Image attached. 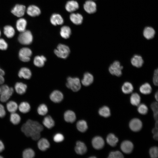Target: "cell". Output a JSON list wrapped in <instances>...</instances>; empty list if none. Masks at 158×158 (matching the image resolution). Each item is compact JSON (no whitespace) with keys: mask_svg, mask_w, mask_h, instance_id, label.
<instances>
[{"mask_svg":"<svg viewBox=\"0 0 158 158\" xmlns=\"http://www.w3.org/2000/svg\"><path fill=\"white\" fill-rule=\"evenodd\" d=\"M48 108L47 106L44 104L40 105L37 109L38 114L42 116L46 115L48 112Z\"/></svg>","mask_w":158,"mask_h":158,"instance_id":"obj_41","label":"cell"},{"mask_svg":"<svg viewBox=\"0 0 158 158\" xmlns=\"http://www.w3.org/2000/svg\"><path fill=\"white\" fill-rule=\"evenodd\" d=\"M5 146L2 141L0 140V153L2 152L4 149Z\"/></svg>","mask_w":158,"mask_h":158,"instance_id":"obj_50","label":"cell"},{"mask_svg":"<svg viewBox=\"0 0 158 158\" xmlns=\"http://www.w3.org/2000/svg\"><path fill=\"white\" fill-rule=\"evenodd\" d=\"M6 107L7 110L10 113L16 112L18 109V105L15 101H10L6 104Z\"/></svg>","mask_w":158,"mask_h":158,"instance_id":"obj_32","label":"cell"},{"mask_svg":"<svg viewBox=\"0 0 158 158\" xmlns=\"http://www.w3.org/2000/svg\"><path fill=\"white\" fill-rule=\"evenodd\" d=\"M50 20L51 23L54 25H61L63 23V20L61 16L57 13H54L52 15Z\"/></svg>","mask_w":158,"mask_h":158,"instance_id":"obj_20","label":"cell"},{"mask_svg":"<svg viewBox=\"0 0 158 158\" xmlns=\"http://www.w3.org/2000/svg\"><path fill=\"white\" fill-rule=\"evenodd\" d=\"M18 39L21 44L24 45H28L32 42L33 36L30 31L25 30L21 32L18 36Z\"/></svg>","mask_w":158,"mask_h":158,"instance_id":"obj_5","label":"cell"},{"mask_svg":"<svg viewBox=\"0 0 158 158\" xmlns=\"http://www.w3.org/2000/svg\"><path fill=\"white\" fill-rule=\"evenodd\" d=\"M109 158H122L123 156L122 153L119 151H116L111 152L108 157Z\"/></svg>","mask_w":158,"mask_h":158,"instance_id":"obj_44","label":"cell"},{"mask_svg":"<svg viewBox=\"0 0 158 158\" xmlns=\"http://www.w3.org/2000/svg\"><path fill=\"white\" fill-rule=\"evenodd\" d=\"M109 108L107 106H104L100 108L99 111V114L104 117H108L110 115V111Z\"/></svg>","mask_w":158,"mask_h":158,"instance_id":"obj_39","label":"cell"},{"mask_svg":"<svg viewBox=\"0 0 158 158\" xmlns=\"http://www.w3.org/2000/svg\"><path fill=\"white\" fill-rule=\"evenodd\" d=\"M84 8L88 13H93L96 11V5L94 2L91 0L87 1L84 5Z\"/></svg>","mask_w":158,"mask_h":158,"instance_id":"obj_11","label":"cell"},{"mask_svg":"<svg viewBox=\"0 0 158 158\" xmlns=\"http://www.w3.org/2000/svg\"><path fill=\"white\" fill-rule=\"evenodd\" d=\"M1 31L0 30V36H1Z\"/></svg>","mask_w":158,"mask_h":158,"instance_id":"obj_58","label":"cell"},{"mask_svg":"<svg viewBox=\"0 0 158 158\" xmlns=\"http://www.w3.org/2000/svg\"><path fill=\"white\" fill-rule=\"evenodd\" d=\"M158 128L155 127L152 130V132L153 134H156L158 133Z\"/></svg>","mask_w":158,"mask_h":158,"instance_id":"obj_52","label":"cell"},{"mask_svg":"<svg viewBox=\"0 0 158 158\" xmlns=\"http://www.w3.org/2000/svg\"></svg>","mask_w":158,"mask_h":158,"instance_id":"obj_59","label":"cell"},{"mask_svg":"<svg viewBox=\"0 0 158 158\" xmlns=\"http://www.w3.org/2000/svg\"><path fill=\"white\" fill-rule=\"evenodd\" d=\"M92 142L93 147L97 150L102 148L104 145L103 139L101 137L98 136L95 137L92 139Z\"/></svg>","mask_w":158,"mask_h":158,"instance_id":"obj_13","label":"cell"},{"mask_svg":"<svg viewBox=\"0 0 158 158\" xmlns=\"http://www.w3.org/2000/svg\"><path fill=\"white\" fill-rule=\"evenodd\" d=\"M79 8V4L76 1H68L65 6V8L67 11L69 12H73Z\"/></svg>","mask_w":158,"mask_h":158,"instance_id":"obj_18","label":"cell"},{"mask_svg":"<svg viewBox=\"0 0 158 158\" xmlns=\"http://www.w3.org/2000/svg\"><path fill=\"white\" fill-rule=\"evenodd\" d=\"M152 87L148 83H145L142 84L139 87V91L142 94L148 95L152 91Z\"/></svg>","mask_w":158,"mask_h":158,"instance_id":"obj_26","label":"cell"},{"mask_svg":"<svg viewBox=\"0 0 158 158\" xmlns=\"http://www.w3.org/2000/svg\"><path fill=\"white\" fill-rule=\"evenodd\" d=\"M25 9L26 7L25 6L17 4L12 9L11 12L16 16L20 17L24 15Z\"/></svg>","mask_w":158,"mask_h":158,"instance_id":"obj_8","label":"cell"},{"mask_svg":"<svg viewBox=\"0 0 158 158\" xmlns=\"http://www.w3.org/2000/svg\"><path fill=\"white\" fill-rule=\"evenodd\" d=\"M148 110V108L145 104H142L138 105V111L140 114H145L147 113Z\"/></svg>","mask_w":158,"mask_h":158,"instance_id":"obj_43","label":"cell"},{"mask_svg":"<svg viewBox=\"0 0 158 158\" xmlns=\"http://www.w3.org/2000/svg\"><path fill=\"white\" fill-rule=\"evenodd\" d=\"M46 60V58L44 56H37L35 57L33 60V63L36 66L41 67L44 66Z\"/></svg>","mask_w":158,"mask_h":158,"instance_id":"obj_28","label":"cell"},{"mask_svg":"<svg viewBox=\"0 0 158 158\" xmlns=\"http://www.w3.org/2000/svg\"><path fill=\"white\" fill-rule=\"evenodd\" d=\"M3 157L0 155V158H2Z\"/></svg>","mask_w":158,"mask_h":158,"instance_id":"obj_56","label":"cell"},{"mask_svg":"<svg viewBox=\"0 0 158 158\" xmlns=\"http://www.w3.org/2000/svg\"><path fill=\"white\" fill-rule=\"evenodd\" d=\"M55 54L59 57L63 59L66 58L70 53L69 47L67 45L63 44H59L57 49L54 50Z\"/></svg>","mask_w":158,"mask_h":158,"instance_id":"obj_4","label":"cell"},{"mask_svg":"<svg viewBox=\"0 0 158 158\" xmlns=\"http://www.w3.org/2000/svg\"><path fill=\"white\" fill-rule=\"evenodd\" d=\"M93 81L94 77L93 75L90 73L87 72L84 74L81 83L83 85L87 86L92 84Z\"/></svg>","mask_w":158,"mask_h":158,"instance_id":"obj_19","label":"cell"},{"mask_svg":"<svg viewBox=\"0 0 158 158\" xmlns=\"http://www.w3.org/2000/svg\"><path fill=\"white\" fill-rule=\"evenodd\" d=\"M27 85L21 82L17 83L15 86V89L16 92L20 95L25 93L26 90Z\"/></svg>","mask_w":158,"mask_h":158,"instance_id":"obj_25","label":"cell"},{"mask_svg":"<svg viewBox=\"0 0 158 158\" xmlns=\"http://www.w3.org/2000/svg\"><path fill=\"white\" fill-rule=\"evenodd\" d=\"M133 84L130 82L126 81L124 82L121 87L122 92L125 94H129L131 93L133 90Z\"/></svg>","mask_w":158,"mask_h":158,"instance_id":"obj_22","label":"cell"},{"mask_svg":"<svg viewBox=\"0 0 158 158\" xmlns=\"http://www.w3.org/2000/svg\"><path fill=\"white\" fill-rule=\"evenodd\" d=\"M5 74L4 71L0 68V75H4Z\"/></svg>","mask_w":158,"mask_h":158,"instance_id":"obj_55","label":"cell"},{"mask_svg":"<svg viewBox=\"0 0 158 158\" xmlns=\"http://www.w3.org/2000/svg\"><path fill=\"white\" fill-rule=\"evenodd\" d=\"M0 88V101L2 102H5L9 99L13 94V89L6 85H2Z\"/></svg>","mask_w":158,"mask_h":158,"instance_id":"obj_2","label":"cell"},{"mask_svg":"<svg viewBox=\"0 0 158 158\" xmlns=\"http://www.w3.org/2000/svg\"><path fill=\"white\" fill-rule=\"evenodd\" d=\"M6 114V111L4 106L0 103V118L4 117Z\"/></svg>","mask_w":158,"mask_h":158,"instance_id":"obj_49","label":"cell"},{"mask_svg":"<svg viewBox=\"0 0 158 158\" xmlns=\"http://www.w3.org/2000/svg\"><path fill=\"white\" fill-rule=\"evenodd\" d=\"M155 34L154 30L151 27L146 28L144 30L143 35L144 37L147 40L153 38Z\"/></svg>","mask_w":158,"mask_h":158,"instance_id":"obj_29","label":"cell"},{"mask_svg":"<svg viewBox=\"0 0 158 158\" xmlns=\"http://www.w3.org/2000/svg\"><path fill=\"white\" fill-rule=\"evenodd\" d=\"M151 107L154 112V117L156 121L158 120V107L157 102H153L151 104Z\"/></svg>","mask_w":158,"mask_h":158,"instance_id":"obj_42","label":"cell"},{"mask_svg":"<svg viewBox=\"0 0 158 158\" xmlns=\"http://www.w3.org/2000/svg\"><path fill=\"white\" fill-rule=\"evenodd\" d=\"M71 34V30L68 26H64L61 29L60 34L63 38L67 39L69 38Z\"/></svg>","mask_w":158,"mask_h":158,"instance_id":"obj_31","label":"cell"},{"mask_svg":"<svg viewBox=\"0 0 158 158\" xmlns=\"http://www.w3.org/2000/svg\"></svg>","mask_w":158,"mask_h":158,"instance_id":"obj_60","label":"cell"},{"mask_svg":"<svg viewBox=\"0 0 158 158\" xmlns=\"http://www.w3.org/2000/svg\"><path fill=\"white\" fill-rule=\"evenodd\" d=\"M43 126L38 122L31 119L28 120L21 128V131L28 137H30L34 140L40 139V132L43 130Z\"/></svg>","mask_w":158,"mask_h":158,"instance_id":"obj_1","label":"cell"},{"mask_svg":"<svg viewBox=\"0 0 158 158\" xmlns=\"http://www.w3.org/2000/svg\"><path fill=\"white\" fill-rule=\"evenodd\" d=\"M3 75H0V85L2 84L4 82V79Z\"/></svg>","mask_w":158,"mask_h":158,"instance_id":"obj_51","label":"cell"},{"mask_svg":"<svg viewBox=\"0 0 158 158\" xmlns=\"http://www.w3.org/2000/svg\"><path fill=\"white\" fill-rule=\"evenodd\" d=\"M154 97L156 99V100L157 101H158V92H156L154 95Z\"/></svg>","mask_w":158,"mask_h":158,"instance_id":"obj_54","label":"cell"},{"mask_svg":"<svg viewBox=\"0 0 158 158\" xmlns=\"http://www.w3.org/2000/svg\"><path fill=\"white\" fill-rule=\"evenodd\" d=\"M22 156L24 158H32L35 156V152L32 149L27 148L23 151Z\"/></svg>","mask_w":158,"mask_h":158,"instance_id":"obj_40","label":"cell"},{"mask_svg":"<svg viewBox=\"0 0 158 158\" xmlns=\"http://www.w3.org/2000/svg\"><path fill=\"white\" fill-rule=\"evenodd\" d=\"M8 47L6 41L2 38H0V49L2 50H6Z\"/></svg>","mask_w":158,"mask_h":158,"instance_id":"obj_48","label":"cell"},{"mask_svg":"<svg viewBox=\"0 0 158 158\" xmlns=\"http://www.w3.org/2000/svg\"><path fill=\"white\" fill-rule=\"evenodd\" d=\"M11 122L13 124L16 125L18 124L21 121L20 116L17 113H11L10 117Z\"/></svg>","mask_w":158,"mask_h":158,"instance_id":"obj_38","label":"cell"},{"mask_svg":"<svg viewBox=\"0 0 158 158\" xmlns=\"http://www.w3.org/2000/svg\"><path fill=\"white\" fill-rule=\"evenodd\" d=\"M66 86L68 88L75 92L79 90L81 87L80 79L77 77L68 78Z\"/></svg>","mask_w":158,"mask_h":158,"instance_id":"obj_6","label":"cell"},{"mask_svg":"<svg viewBox=\"0 0 158 158\" xmlns=\"http://www.w3.org/2000/svg\"><path fill=\"white\" fill-rule=\"evenodd\" d=\"M31 108L30 104L26 102H21L18 106V109L21 112L25 114L29 112Z\"/></svg>","mask_w":158,"mask_h":158,"instance_id":"obj_30","label":"cell"},{"mask_svg":"<svg viewBox=\"0 0 158 158\" xmlns=\"http://www.w3.org/2000/svg\"><path fill=\"white\" fill-rule=\"evenodd\" d=\"M130 128L132 131L137 132L139 131L142 128V123L139 119L135 118L130 121L129 124Z\"/></svg>","mask_w":158,"mask_h":158,"instance_id":"obj_10","label":"cell"},{"mask_svg":"<svg viewBox=\"0 0 158 158\" xmlns=\"http://www.w3.org/2000/svg\"><path fill=\"white\" fill-rule=\"evenodd\" d=\"M28 15L32 17L39 16L41 13L40 9L37 6L31 5L29 6L27 10Z\"/></svg>","mask_w":158,"mask_h":158,"instance_id":"obj_15","label":"cell"},{"mask_svg":"<svg viewBox=\"0 0 158 158\" xmlns=\"http://www.w3.org/2000/svg\"><path fill=\"white\" fill-rule=\"evenodd\" d=\"M75 150V152L77 154L82 155L86 152L87 148L83 142L80 141H78L76 142Z\"/></svg>","mask_w":158,"mask_h":158,"instance_id":"obj_16","label":"cell"},{"mask_svg":"<svg viewBox=\"0 0 158 158\" xmlns=\"http://www.w3.org/2000/svg\"><path fill=\"white\" fill-rule=\"evenodd\" d=\"M158 133L154 134L153 138L154 139L157 140L158 139Z\"/></svg>","mask_w":158,"mask_h":158,"instance_id":"obj_53","label":"cell"},{"mask_svg":"<svg viewBox=\"0 0 158 158\" xmlns=\"http://www.w3.org/2000/svg\"><path fill=\"white\" fill-rule=\"evenodd\" d=\"M64 118L65 121L68 122L72 123L76 119V116L75 113L71 110L66 111L64 114Z\"/></svg>","mask_w":158,"mask_h":158,"instance_id":"obj_27","label":"cell"},{"mask_svg":"<svg viewBox=\"0 0 158 158\" xmlns=\"http://www.w3.org/2000/svg\"><path fill=\"white\" fill-rule=\"evenodd\" d=\"M90 158H96V157H90Z\"/></svg>","mask_w":158,"mask_h":158,"instance_id":"obj_57","label":"cell"},{"mask_svg":"<svg viewBox=\"0 0 158 158\" xmlns=\"http://www.w3.org/2000/svg\"><path fill=\"white\" fill-rule=\"evenodd\" d=\"M133 145L132 143L128 140L123 141L121 143V148L122 151L126 154L130 153L133 150Z\"/></svg>","mask_w":158,"mask_h":158,"instance_id":"obj_12","label":"cell"},{"mask_svg":"<svg viewBox=\"0 0 158 158\" xmlns=\"http://www.w3.org/2000/svg\"><path fill=\"white\" fill-rule=\"evenodd\" d=\"M53 139L55 142H59L62 141L64 139V138L62 134L58 133L55 135Z\"/></svg>","mask_w":158,"mask_h":158,"instance_id":"obj_47","label":"cell"},{"mask_svg":"<svg viewBox=\"0 0 158 158\" xmlns=\"http://www.w3.org/2000/svg\"><path fill=\"white\" fill-rule=\"evenodd\" d=\"M32 73L30 70L26 67H23L19 70L18 76L20 78L28 79L30 78Z\"/></svg>","mask_w":158,"mask_h":158,"instance_id":"obj_17","label":"cell"},{"mask_svg":"<svg viewBox=\"0 0 158 158\" xmlns=\"http://www.w3.org/2000/svg\"><path fill=\"white\" fill-rule=\"evenodd\" d=\"M132 65L137 68H140L142 66L144 61L141 56L139 55H134L130 59Z\"/></svg>","mask_w":158,"mask_h":158,"instance_id":"obj_9","label":"cell"},{"mask_svg":"<svg viewBox=\"0 0 158 158\" xmlns=\"http://www.w3.org/2000/svg\"><path fill=\"white\" fill-rule=\"evenodd\" d=\"M152 81L154 85L157 86L158 84V70L157 68L154 71L152 78Z\"/></svg>","mask_w":158,"mask_h":158,"instance_id":"obj_46","label":"cell"},{"mask_svg":"<svg viewBox=\"0 0 158 158\" xmlns=\"http://www.w3.org/2000/svg\"><path fill=\"white\" fill-rule=\"evenodd\" d=\"M150 157L152 158H157L158 156V149L157 147H151L149 151Z\"/></svg>","mask_w":158,"mask_h":158,"instance_id":"obj_45","label":"cell"},{"mask_svg":"<svg viewBox=\"0 0 158 158\" xmlns=\"http://www.w3.org/2000/svg\"><path fill=\"white\" fill-rule=\"evenodd\" d=\"M70 18L71 21L76 25L81 24L83 22V17L80 14L77 13H72L70 16Z\"/></svg>","mask_w":158,"mask_h":158,"instance_id":"obj_21","label":"cell"},{"mask_svg":"<svg viewBox=\"0 0 158 158\" xmlns=\"http://www.w3.org/2000/svg\"><path fill=\"white\" fill-rule=\"evenodd\" d=\"M4 32L7 37L11 38L14 36L15 34V31L12 27L8 25L4 27Z\"/></svg>","mask_w":158,"mask_h":158,"instance_id":"obj_33","label":"cell"},{"mask_svg":"<svg viewBox=\"0 0 158 158\" xmlns=\"http://www.w3.org/2000/svg\"><path fill=\"white\" fill-rule=\"evenodd\" d=\"M32 54L31 50L27 47H23L19 51L18 54L20 60L24 62H27L30 59V57Z\"/></svg>","mask_w":158,"mask_h":158,"instance_id":"obj_7","label":"cell"},{"mask_svg":"<svg viewBox=\"0 0 158 158\" xmlns=\"http://www.w3.org/2000/svg\"><path fill=\"white\" fill-rule=\"evenodd\" d=\"M63 95L62 92L58 90L53 91L50 96L51 100L55 103L61 102L63 99Z\"/></svg>","mask_w":158,"mask_h":158,"instance_id":"obj_14","label":"cell"},{"mask_svg":"<svg viewBox=\"0 0 158 158\" xmlns=\"http://www.w3.org/2000/svg\"><path fill=\"white\" fill-rule=\"evenodd\" d=\"M106 140L108 144L111 146L114 147L118 142V139L114 134L110 133L107 135Z\"/></svg>","mask_w":158,"mask_h":158,"instance_id":"obj_35","label":"cell"},{"mask_svg":"<svg viewBox=\"0 0 158 158\" xmlns=\"http://www.w3.org/2000/svg\"><path fill=\"white\" fill-rule=\"evenodd\" d=\"M37 146L40 150L44 151L49 147L50 144L47 139L42 138L38 141Z\"/></svg>","mask_w":158,"mask_h":158,"instance_id":"obj_24","label":"cell"},{"mask_svg":"<svg viewBox=\"0 0 158 158\" xmlns=\"http://www.w3.org/2000/svg\"><path fill=\"white\" fill-rule=\"evenodd\" d=\"M44 125L48 128L50 129L54 125V122L52 117L49 116L45 117L43 121Z\"/></svg>","mask_w":158,"mask_h":158,"instance_id":"obj_34","label":"cell"},{"mask_svg":"<svg viewBox=\"0 0 158 158\" xmlns=\"http://www.w3.org/2000/svg\"><path fill=\"white\" fill-rule=\"evenodd\" d=\"M131 104L134 106H138L140 101V97L137 93H133L131 95L130 98Z\"/></svg>","mask_w":158,"mask_h":158,"instance_id":"obj_36","label":"cell"},{"mask_svg":"<svg viewBox=\"0 0 158 158\" xmlns=\"http://www.w3.org/2000/svg\"><path fill=\"white\" fill-rule=\"evenodd\" d=\"M76 127L78 130L81 132H85L88 128L87 122L84 120L78 121L76 124Z\"/></svg>","mask_w":158,"mask_h":158,"instance_id":"obj_37","label":"cell"},{"mask_svg":"<svg viewBox=\"0 0 158 158\" xmlns=\"http://www.w3.org/2000/svg\"><path fill=\"white\" fill-rule=\"evenodd\" d=\"M123 66L121 65L118 61H114L109 66L108 70L109 73L112 75L117 77H120L122 75V70Z\"/></svg>","mask_w":158,"mask_h":158,"instance_id":"obj_3","label":"cell"},{"mask_svg":"<svg viewBox=\"0 0 158 158\" xmlns=\"http://www.w3.org/2000/svg\"><path fill=\"white\" fill-rule=\"evenodd\" d=\"M27 24L26 20L23 18L18 19L16 23V28L17 30L20 32H23L26 30Z\"/></svg>","mask_w":158,"mask_h":158,"instance_id":"obj_23","label":"cell"}]
</instances>
